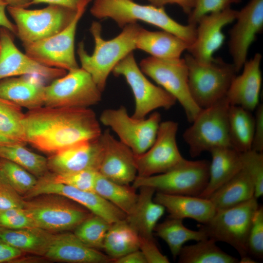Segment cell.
<instances>
[{
	"instance_id": "9a60e30c",
	"label": "cell",
	"mask_w": 263,
	"mask_h": 263,
	"mask_svg": "<svg viewBox=\"0 0 263 263\" xmlns=\"http://www.w3.org/2000/svg\"><path fill=\"white\" fill-rule=\"evenodd\" d=\"M178 124L168 120L161 122L156 138L145 152L135 154L139 177H148L170 170L186 159L181 155L176 142Z\"/></svg>"
},
{
	"instance_id": "e575fe53",
	"label": "cell",
	"mask_w": 263,
	"mask_h": 263,
	"mask_svg": "<svg viewBox=\"0 0 263 263\" xmlns=\"http://www.w3.org/2000/svg\"><path fill=\"white\" fill-rule=\"evenodd\" d=\"M180 263H236L239 260L223 251L210 238L183 246L178 256Z\"/></svg>"
},
{
	"instance_id": "f35d334b",
	"label": "cell",
	"mask_w": 263,
	"mask_h": 263,
	"mask_svg": "<svg viewBox=\"0 0 263 263\" xmlns=\"http://www.w3.org/2000/svg\"><path fill=\"white\" fill-rule=\"evenodd\" d=\"M0 171L22 197L36 186L38 178L23 168L6 159L0 158Z\"/></svg>"
},
{
	"instance_id": "f907efd6",
	"label": "cell",
	"mask_w": 263,
	"mask_h": 263,
	"mask_svg": "<svg viewBox=\"0 0 263 263\" xmlns=\"http://www.w3.org/2000/svg\"><path fill=\"white\" fill-rule=\"evenodd\" d=\"M114 263H147L145 258L139 250L130 252L119 258L113 259Z\"/></svg>"
},
{
	"instance_id": "ab89813d",
	"label": "cell",
	"mask_w": 263,
	"mask_h": 263,
	"mask_svg": "<svg viewBox=\"0 0 263 263\" xmlns=\"http://www.w3.org/2000/svg\"><path fill=\"white\" fill-rule=\"evenodd\" d=\"M98 171L94 169L84 170L65 174H55L50 171L53 181L75 188L94 192Z\"/></svg>"
},
{
	"instance_id": "f1b7e54d",
	"label": "cell",
	"mask_w": 263,
	"mask_h": 263,
	"mask_svg": "<svg viewBox=\"0 0 263 263\" xmlns=\"http://www.w3.org/2000/svg\"><path fill=\"white\" fill-rule=\"evenodd\" d=\"M54 233L38 227H0V239L23 253L44 257Z\"/></svg>"
},
{
	"instance_id": "f6af8a7d",
	"label": "cell",
	"mask_w": 263,
	"mask_h": 263,
	"mask_svg": "<svg viewBox=\"0 0 263 263\" xmlns=\"http://www.w3.org/2000/svg\"><path fill=\"white\" fill-rule=\"evenodd\" d=\"M25 200L11 186L0 171V210L24 208Z\"/></svg>"
},
{
	"instance_id": "74e56055",
	"label": "cell",
	"mask_w": 263,
	"mask_h": 263,
	"mask_svg": "<svg viewBox=\"0 0 263 263\" xmlns=\"http://www.w3.org/2000/svg\"><path fill=\"white\" fill-rule=\"evenodd\" d=\"M112 224L92 213L74 230L75 235L88 246L103 249L106 235Z\"/></svg>"
},
{
	"instance_id": "d6986e66",
	"label": "cell",
	"mask_w": 263,
	"mask_h": 263,
	"mask_svg": "<svg viewBox=\"0 0 263 263\" xmlns=\"http://www.w3.org/2000/svg\"><path fill=\"white\" fill-rule=\"evenodd\" d=\"M237 13L229 8L203 16L197 24L195 41L187 49L188 54L201 63L211 62L225 41L223 28L235 20Z\"/></svg>"
},
{
	"instance_id": "3957f363",
	"label": "cell",
	"mask_w": 263,
	"mask_h": 263,
	"mask_svg": "<svg viewBox=\"0 0 263 263\" xmlns=\"http://www.w3.org/2000/svg\"><path fill=\"white\" fill-rule=\"evenodd\" d=\"M90 12L99 19H113L121 28L138 20L145 22L175 35L188 46L196 37L197 25L180 24L168 15L164 7L140 4L133 0H94Z\"/></svg>"
},
{
	"instance_id": "52a82bcc",
	"label": "cell",
	"mask_w": 263,
	"mask_h": 263,
	"mask_svg": "<svg viewBox=\"0 0 263 263\" xmlns=\"http://www.w3.org/2000/svg\"><path fill=\"white\" fill-rule=\"evenodd\" d=\"M259 207L257 199H252L235 206L216 210L206 224L200 225L208 238L232 246L241 260L249 257L248 236L254 214Z\"/></svg>"
},
{
	"instance_id": "8fae6325",
	"label": "cell",
	"mask_w": 263,
	"mask_h": 263,
	"mask_svg": "<svg viewBox=\"0 0 263 263\" xmlns=\"http://www.w3.org/2000/svg\"><path fill=\"white\" fill-rule=\"evenodd\" d=\"M91 1L84 0L72 21L58 33L38 41L22 44L25 54L46 67L68 71L79 68L75 55V35L78 21Z\"/></svg>"
},
{
	"instance_id": "277c9868",
	"label": "cell",
	"mask_w": 263,
	"mask_h": 263,
	"mask_svg": "<svg viewBox=\"0 0 263 263\" xmlns=\"http://www.w3.org/2000/svg\"><path fill=\"white\" fill-rule=\"evenodd\" d=\"M184 58L188 68L189 91L200 108L210 107L226 96L237 73L232 63H226L220 58L203 63L188 53Z\"/></svg>"
},
{
	"instance_id": "83f0119b",
	"label": "cell",
	"mask_w": 263,
	"mask_h": 263,
	"mask_svg": "<svg viewBox=\"0 0 263 263\" xmlns=\"http://www.w3.org/2000/svg\"><path fill=\"white\" fill-rule=\"evenodd\" d=\"M188 44L175 35L165 31H150L142 27L136 40V48L151 56L164 59L181 58L187 50Z\"/></svg>"
},
{
	"instance_id": "bcb514c9",
	"label": "cell",
	"mask_w": 263,
	"mask_h": 263,
	"mask_svg": "<svg viewBox=\"0 0 263 263\" xmlns=\"http://www.w3.org/2000/svg\"><path fill=\"white\" fill-rule=\"evenodd\" d=\"M139 249L143 253L147 263H169L168 258L158 248L153 237L140 236Z\"/></svg>"
},
{
	"instance_id": "ac0fdd59",
	"label": "cell",
	"mask_w": 263,
	"mask_h": 263,
	"mask_svg": "<svg viewBox=\"0 0 263 263\" xmlns=\"http://www.w3.org/2000/svg\"><path fill=\"white\" fill-rule=\"evenodd\" d=\"M11 33L0 26V80L19 75L54 80L66 74L65 70L43 66L21 52L15 45Z\"/></svg>"
},
{
	"instance_id": "7dc6e473",
	"label": "cell",
	"mask_w": 263,
	"mask_h": 263,
	"mask_svg": "<svg viewBox=\"0 0 263 263\" xmlns=\"http://www.w3.org/2000/svg\"><path fill=\"white\" fill-rule=\"evenodd\" d=\"M255 127L251 150L263 152V105L259 104L256 108Z\"/></svg>"
},
{
	"instance_id": "4dcf8cb0",
	"label": "cell",
	"mask_w": 263,
	"mask_h": 263,
	"mask_svg": "<svg viewBox=\"0 0 263 263\" xmlns=\"http://www.w3.org/2000/svg\"><path fill=\"white\" fill-rule=\"evenodd\" d=\"M228 119L232 148L241 153L251 150L255 127V118L251 112L240 106L230 105Z\"/></svg>"
},
{
	"instance_id": "4316f807",
	"label": "cell",
	"mask_w": 263,
	"mask_h": 263,
	"mask_svg": "<svg viewBox=\"0 0 263 263\" xmlns=\"http://www.w3.org/2000/svg\"><path fill=\"white\" fill-rule=\"evenodd\" d=\"M139 188L140 193L136 204L126 220L140 236L153 237L154 229L164 215L165 208L154 200V188L148 187Z\"/></svg>"
},
{
	"instance_id": "9c48e42d",
	"label": "cell",
	"mask_w": 263,
	"mask_h": 263,
	"mask_svg": "<svg viewBox=\"0 0 263 263\" xmlns=\"http://www.w3.org/2000/svg\"><path fill=\"white\" fill-rule=\"evenodd\" d=\"M209 163L206 160L186 159L166 172L148 177L137 176L132 186L136 189L150 187L155 191L167 194L198 196L208 183Z\"/></svg>"
},
{
	"instance_id": "484cf974",
	"label": "cell",
	"mask_w": 263,
	"mask_h": 263,
	"mask_svg": "<svg viewBox=\"0 0 263 263\" xmlns=\"http://www.w3.org/2000/svg\"><path fill=\"white\" fill-rule=\"evenodd\" d=\"M209 152L212 161L209 163L208 181L198 196L204 198H208L243 168L241 152L232 148H217Z\"/></svg>"
},
{
	"instance_id": "7402d4cb",
	"label": "cell",
	"mask_w": 263,
	"mask_h": 263,
	"mask_svg": "<svg viewBox=\"0 0 263 263\" xmlns=\"http://www.w3.org/2000/svg\"><path fill=\"white\" fill-rule=\"evenodd\" d=\"M262 58L260 53H256L245 61L242 73L232 81L225 96L230 106H240L251 112L259 105L262 81Z\"/></svg>"
},
{
	"instance_id": "603a6c76",
	"label": "cell",
	"mask_w": 263,
	"mask_h": 263,
	"mask_svg": "<svg viewBox=\"0 0 263 263\" xmlns=\"http://www.w3.org/2000/svg\"><path fill=\"white\" fill-rule=\"evenodd\" d=\"M47 260L68 263H108L113 259L106 254L90 247L74 233H54L44 256Z\"/></svg>"
},
{
	"instance_id": "f5cc1de1",
	"label": "cell",
	"mask_w": 263,
	"mask_h": 263,
	"mask_svg": "<svg viewBox=\"0 0 263 263\" xmlns=\"http://www.w3.org/2000/svg\"><path fill=\"white\" fill-rule=\"evenodd\" d=\"M7 6V4L3 0H0V26L5 28L12 34L16 35V25L11 22L6 15L5 8Z\"/></svg>"
},
{
	"instance_id": "1f68e13d",
	"label": "cell",
	"mask_w": 263,
	"mask_h": 263,
	"mask_svg": "<svg viewBox=\"0 0 263 263\" xmlns=\"http://www.w3.org/2000/svg\"><path fill=\"white\" fill-rule=\"evenodd\" d=\"M140 236L126 219L112 223L106 235L103 249L113 259L139 249Z\"/></svg>"
},
{
	"instance_id": "816d5d0a",
	"label": "cell",
	"mask_w": 263,
	"mask_h": 263,
	"mask_svg": "<svg viewBox=\"0 0 263 263\" xmlns=\"http://www.w3.org/2000/svg\"><path fill=\"white\" fill-rule=\"evenodd\" d=\"M84 0H32L30 6L38 3H48L58 5L76 11L80 4Z\"/></svg>"
},
{
	"instance_id": "5bb4252c",
	"label": "cell",
	"mask_w": 263,
	"mask_h": 263,
	"mask_svg": "<svg viewBox=\"0 0 263 263\" xmlns=\"http://www.w3.org/2000/svg\"><path fill=\"white\" fill-rule=\"evenodd\" d=\"M115 76H123L133 94L135 109L132 116L142 119L150 112L158 108H171L176 99L161 87L151 83L138 67L133 52H131L114 67Z\"/></svg>"
},
{
	"instance_id": "4fadbf2b",
	"label": "cell",
	"mask_w": 263,
	"mask_h": 263,
	"mask_svg": "<svg viewBox=\"0 0 263 263\" xmlns=\"http://www.w3.org/2000/svg\"><path fill=\"white\" fill-rule=\"evenodd\" d=\"M101 123L111 128L120 141L129 147L135 155L142 154L152 145L161 123L160 114L155 112L148 118L130 116L126 108L104 110L100 116Z\"/></svg>"
},
{
	"instance_id": "d6a6232c",
	"label": "cell",
	"mask_w": 263,
	"mask_h": 263,
	"mask_svg": "<svg viewBox=\"0 0 263 263\" xmlns=\"http://www.w3.org/2000/svg\"><path fill=\"white\" fill-rule=\"evenodd\" d=\"M153 231L167 243L174 259L178 257L184 244L188 241L197 242L208 238L203 230L190 229L184 225L183 220L172 218L157 224Z\"/></svg>"
},
{
	"instance_id": "681fc988",
	"label": "cell",
	"mask_w": 263,
	"mask_h": 263,
	"mask_svg": "<svg viewBox=\"0 0 263 263\" xmlns=\"http://www.w3.org/2000/svg\"><path fill=\"white\" fill-rule=\"evenodd\" d=\"M150 4L156 7H164L168 4H176L183 11L189 14L193 9L195 0H148Z\"/></svg>"
},
{
	"instance_id": "c3c4849f",
	"label": "cell",
	"mask_w": 263,
	"mask_h": 263,
	"mask_svg": "<svg viewBox=\"0 0 263 263\" xmlns=\"http://www.w3.org/2000/svg\"><path fill=\"white\" fill-rule=\"evenodd\" d=\"M24 253L0 239V263H15Z\"/></svg>"
},
{
	"instance_id": "ba28073f",
	"label": "cell",
	"mask_w": 263,
	"mask_h": 263,
	"mask_svg": "<svg viewBox=\"0 0 263 263\" xmlns=\"http://www.w3.org/2000/svg\"><path fill=\"white\" fill-rule=\"evenodd\" d=\"M7 10L15 22L16 35L23 43L49 38L67 27L77 11L55 4L39 9L7 6Z\"/></svg>"
},
{
	"instance_id": "cb8c5ba5",
	"label": "cell",
	"mask_w": 263,
	"mask_h": 263,
	"mask_svg": "<svg viewBox=\"0 0 263 263\" xmlns=\"http://www.w3.org/2000/svg\"><path fill=\"white\" fill-rule=\"evenodd\" d=\"M153 199L168 211L169 218L191 219L201 225L207 223L216 211L209 199L197 196L157 192Z\"/></svg>"
},
{
	"instance_id": "44dd1931",
	"label": "cell",
	"mask_w": 263,
	"mask_h": 263,
	"mask_svg": "<svg viewBox=\"0 0 263 263\" xmlns=\"http://www.w3.org/2000/svg\"><path fill=\"white\" fill-rule=\"evenodd\" d=\"M100 137L78 142L50 155L47 158L49 171L55 174L87 169L98 171L102 153Z\"/></svg>"
},
{
	"instance_id": "7bdbcfd3",
	"label": "cell",
	"mask_w": 263,
	"mask_h": 263,
	"mask_svg": "<svg viewBox=\"0 0 263 263\" xmlns=\"http://www.w3.org/2000/svg\"><path fill=\"white\" fill-rule=\"evenodd\" d=\"M241 1L242 0H195L194 7L188 15V24L197 25L203 16L230 8L232 4L238 3Z\"/></svg>"
},
{
	"instance_id": "30bf717a",
	"label": "cell",
	"mask_w": 263,
	"mask_h": 263,
	"mask_svg": "<svg viewBox=\"0 0 263 263\" xmlns=\"http://www.w3.org/2000/svg\"><path fill=\"white\" fill-rule=\"evenodd\" d=\"M141 71L178 101L192 122L202 109L193 100L188 87V68L184 58L164 59L153 56L140 63Z\"/></svg>"
},
{
	"instance_id": "e0dca14e",
	"label": "cell",
	"mask_w": 263,
	"mask_h": 263,
	"mask_svg": "<svg viewBox=\"0 0 263 263\" xmlns=\"http://www.w3.org/2000/svg\"><path fill=\"white\" fill-rule=\"evenodd\" d=\"M234 26L229 32L228 48L238 73L247 60L250 46L263 29V0H250L238 11Z\"/></svg>"
},
{
	"instance_id": "b9f144b4",
	"label": "cell",
	"mask_w": 263,
	"mask_h": 263,
	"mask_svg": "<svg viewBox=\"0 0 263 263\" xmlns=\"http://www.w3.org/2000/svg\"><path fill=\"white\" fill-rule=\"evenodd\" d=\"M247 249L249 255L257 259L263 257V207L259 206L252 221L248 239Z\"/></svg>"
},
{
	"instance_id": "60d3db41",
	"label": "cell",
	"mask_w": 263,
	"mask_h": 263,
	"mask_svg": "<svg viewBox=\"0 0 263 263\" xmlns=\"http://www.w3.org/2000/svg\"><path fill=\"white\" fill-rule=\"evenodd\" d=\"M243 168L251 177L256 198L263 194V153L252 150L241 153Z\"/></svg>"
},
{
	"instance_id": "db71d44e",
	"label": "cell",
	"mask_w": 263,
	"mask_h": 263,
	"mask_svg": "<svg viewBox=\"0 0 263 263\" xmlns=\"http://www.w3.org/2000/svg\"><path fill=\"white\" fill-rule=\"evenodd\" d=\"M8 6L26 8L30 6L32 0H3Z\"/></svg>"
},
{
	"instance_id": "6da1fadb",
	"label": "cell",
	"mask_w": 263,
	"mask_h": 263,
	"mask_svg": "<svg viewBox=\"0 0 263 263\" xmlns=\"http://www.w3.org/2000/svg\"><path fill=\"white\" fill-rule=\"evenodd\" d=\"M22 124L26 143L51 155L102 133L95 113L89 108L43 106L24 113Z\"/></svg>"
},
{
	"instance_id": "2e32d148",
	"label": "cell",
	"mask_w": 263,
	"mask_h": 263,
	"mask_svg": "<svg viewBox=\"0 0 263 263\" xmlns=\"http://www.w3.org/2000/svg\"><path fill=\"white\" fill-rule=\"evenodd\" d=\"M45 193H55L66 197L111 224L124 220L127 217L124 212L95 192L84 191L54 182L50 177V171L38 178L35 187L23 198L27 200Z\"/></svg>"
},
{
	"instance_id": "ffe728a7",
	"label": "cell",
	"mask_w": 263,
	"mask_h": 263,
	"mask_svg": "<svg viewBox=\"0 0 263 263\" xmlns=\"http://www.w3.org/2000/svg\"><path fill=\"white\" fill-rule=\"evenodd\" d=\"M102 153L98 172L115 183L129 185L137 176L135 154L106 130L100 135Z\"/></svg>"
},
{
	"instance_id": "7c38bea8",
	"label": "cell",
	"mask_w": 263,
	"mask_h": 263,
	"mask_svg": "<svg viewBox=\"0 0 263 263\" xmlns=\"http://www.w3.org/2000/svg\"><path fill=\"white\" fill-rule=\"evenodd\" d=\"M101 92L90 75L79 67L45 86L44 106L88 108L101 101Z\"/></svg>"
},
{
	"instance_id": "ee69618b",
	"label": "cell",
	"mask_w": 263,
	"mask_h": 263,
	"mask_svg": "<svg viewBox=\"0 0 263 263\" xmlns=\"http://www.w3.org/2000/svg\"><path fill=\"white\" fill-rule=\"evenodd\" d=\"M0 227L18 229L37 226L23 208H11L0 210Z\"/></svg>"
},
{
	"instance_id": "836d02e7",
	"label": "cell",
	"mask_w": 263,
	"mask_h": 263,
	"mask_svg": "<svg viewBox=\"0 0 263 263\" xmlns=\"http://www.w3.org/2000/svg\"><path fill=\"white\" fill-rule=\"evenodd\" d=\"M21 107L0 97V145H25Z\"/></svg>"
},
{
	"instance_id": "d590c367",
	"label": "cell",
	"mask_w": 263,
	"mask_h": 263,
	"mask_svg": "<svg viewBox=\"0 0 263 263\" xmlns=\"http://www.w3.org/2000/svg\"><path fill=\"white\" fill-rule=\"evenodd\" d=\"M136 188L129 185H123L111 181L98 172L94 192L111 202L126 215L132 211L137 200Z\"/></svg>"
},
{
	"instance_id": "7a4b0ae2",
	"label": "cell",
	"mask_w": 263,
	"mask_h": 263,
	"mask_svg": "<svg viewBox=\"0 0 263 263\" xmlns=\"http://www.w3.org/2000/svg\"><path fill=\"white\" fill-rule=\"evenodd\" d=\"M141 27L137 23L126 25L117 36L107 40L101 36V25L93 21L90 28L95 45L93 54L87 53L83 41L79 43L77 52L81 68L90 75L102 92L115 66L136 49V38Z\"/></svg>"
},
{
	"instance_id": "d4e9b609",
	"label": "cell",
	"mask_w": 263,
	"mask_h": 263,
	"mask_svg": "<svg viewBox=\"0 0 263 263\" xmlns=\"http://www.w3.org/2000/svg\"><path fill=\"white\" fill-rule=\"evenodd\" d=\"M22 75L0 80V97L28 109L44 106L45 86L37 76Z\"/></svg>"
},
{
	"instance_id": "8992f818",
	"label": "cell",
	"mask_w": 263,
	"mask_h": 263,
	"mask_svg": "<svg viewBox=\"0 0 263 263\" xmlns=\"http://www.w3.org/2000/svg\"><path fill=\"white\" fill-rule=\"evenodd\" d=\"M229 106L225 97L213 105L202 109L183 134L190 156L196 157L217 148H232L228 131Z\"/></svg>"
},
{
	"instance_id": "8d00e7d4",
	"label": "cell",
	"mask_w": 263,
	"mask_h": 263,
	"mask_svg": "<svg viewBox=\"0 0 263 263\" xmlns=\"http://www.w3.org/2000/svg\"><path fill=\"white\" fill-rule=\"evenodd\" d=\"M21 144L0 145V158L11 161L37 178L49 172L47 158L33 152Z\"/></svg>"
},
{
	"instance_id": "5b68a950",
	"label": "cell",
	"mask_w": 263,
	"mask_h": 263,
	"mask_svg": "<svg viewBox=\"0 0 263 263\" xmlns=\"http://www.w3.org/2000/svg\"><path fill=\"white\" fill-rule=\"evenodd\" d=\"M23 208L37 227L54 233L75 229L92 213L73 200L55 193L25 200Z\"/></svg>"
},
{
	"instance_id": "f546056e",
	"label": "cell",
	"mask_w": 263,
	"mask_h": 263,
	"mask_svg": "<svg viewBox=\"0 0 263 263\" xmlns=\"http://www.w3.org/2000/svg\"><path fill=\"white\" fill-rule=\"evenodd\" d=\"M254 183L243 168L231 179L217 189L208 199L216 210L227 208L255 197Z\"/></svg>"
}]
</instances>
